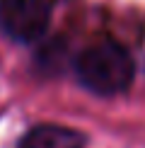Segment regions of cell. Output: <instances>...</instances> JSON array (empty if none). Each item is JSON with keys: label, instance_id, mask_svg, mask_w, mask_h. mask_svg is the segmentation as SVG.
<instances>
[{"label": "cell", "instance_id": "obj_2", "mask_svg": "<svg viewBox=\"0 0 145 148\" xmlns=\"http://www.w3.org/2000/svg\"><path fill=\"white\" fill-rule=\"evenodd\" d=\"M48 20L51 8L46 0H0V32L15 41H36Z\"/></svg>", "mask_w": 145, "mask_h": 148}, {"label": "cell", "instance_id": "obj_1", "mask_svg": "<svg viewBox=\"0 0 145 148\" xmlns=\"http://www.w3.org/2000/svg\"><path fill=\"white\" fill-rule=\"evenodd\" d=\"M80 83L97 95H119L128 90L136 75V63L128 49L116 41H97L75 61Z\"/></svg>", "mask_w": 145, "mask_h": 148}, {"label": "cell", "instance_id": "obj_3", "mask_svg": "<svg viewBox=\"0 0 145 148\" xmlns=\"http://www.w3.org/2000/svg\"><path fill=\"white\" fill-rule=\"evenodd\" d=\"M85 138L80 131L68 126H56V124H44L36 126L24 136L17 148H82Z\"/></svg>", "mask_w": 145, "mask_h": 148}]
</instances>
